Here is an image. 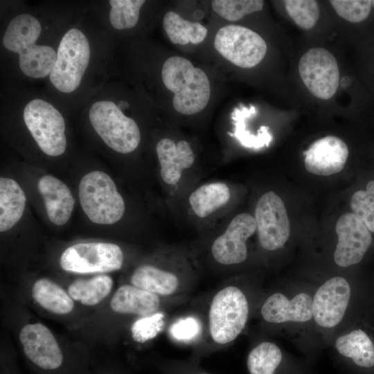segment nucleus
I'll return each instance as SVG.
<instances>
[{
    "instance_id": "obj_12",
    "label": "nucleus",
    "mask_w": 374,
    "mask_h": 374,
    "mask_svg": "<svg viewBox=\"0 0 374 374\" xmlns=\"http://www.w3.org/2000/svg\"><path fill=\"white\" fill-rule=\"evenodd\" d=\"M215 48L225 59L242 68H251L264 58L265 41L253 30L239 25H227L215 35Z\"/></svg>"
},
{
    "instance_id": "obj_18",
    "label": "nucleus",
    "mask_w": 374,
    "mask_h": 374,
    "mask_svg": "<svg viewBox=\"0 0 374 374\" xmlns=\"http://www.w3.org/2000/svg\"><path fill=\"white\" fill-rule=\"evenodd\" d=\"M256 231L255 218L249 213H240L229 224L225 231L211 246L214 260L223 265L243 263L248 257L247 240Z\"/></svg>"
},
{
    "instance_id": "obj_13",
    "label": "nucleus",
    "mask_w": 374,
    "mask_h": 374,
    "mask_svg": "<svg viewBox=\"0 0 374 374\" xmlns=\"http://www.w3.org/2000/svg\"><path fill=\"white\" fill-rule=\"evenodd\" d=\"M255 221L262 249L274 252L284 248L290 236V223L285 204L276 193L268 191L259 198Z\"/></svg>"
},
{
    "instance_id": "obj_1",
    "label": "nucleus",
    "mask_w": 374,
    "mask_h": 374,
    "mask_svg": "<svg viewBox=\"0 0 374 374\" xmlns=\"http://www.w3.org/2000/svg\"><path fill=\"white\" fill-rule=\"evenodd\" d=\"M315 283L292 282L263 293L256 314L271 332L285 337L310 364L322 349L312 318Z\"/></svg>"
},
{
    "instance_id": "obj_15",
    "label": "nucleus",
    "mask_w": 374,
    "mask_h": 374,
    "mask_svg": "<svg viewBox=\"0 0 374 374\" xmlns=\"http://www.w3.org/2000/svg\"><path fill=\"white\" fill-rule=\"evenodd\" d=\"M300 76L315 97L328 100L336 93L339 84L337 62L328 50L321 47L310 49L299 62Z\"/></svg>"
},
{
    "instance_id": "obj_24",
    "label": "nucleus",
    "mask_w": 374,
    "mask_h": 374,
    "mask_svg": "<svg viewBox=\"0 0 374 374\" xmlns=\"http://www.w3.org/2000/svg\"><path fill=\"white\" fill-rule=\"evenodd\" d=\"M26 195L15 180L0 178V231L10 229L21 219L25 208Z\"/></svg>"
},
{
    "instance_id": "obj_8",
    "label": "nucleus",
    "mask_w": 374,
    "mask_h": 374,
    "mask_svg": "<svg viewBox=\"0 0 374 374\" xmlns=\"http://www.w3.org/2000/svg\"><path fill=\"white\" fill-rule=\"evenodd\" d=\"M89 117L96 133L116 152L127 154L139 145L141 132L138 125L126 116L114 102L94 103L89 109Z\"/></svg>"
},
{
    "instance_id": "obj_40",
    "label": "nucleus",
    "mask_w": 374,
    "mask_h": 374,
    "mask_svg": "<svg viewBox=\"0 0 374 374\" xmlns=\"http://www.w3.org/2000/svg\"><path fill=\"white\" fill-rule=\"evenodd\" d=\"M105 374H111V373H105Z\"/></svg>"
},
{
    "instance_id": "obj_26",
    "label": "nucleus",
    "mask_w": 374,
    "mask_h": 374,
    "mask_svg": "<svg viewBox=\"0 0 374 374\" xmlns=\"http://www.w3.org/2000/svg\"><path fill=\"white\" fill-rule=\"evenodd\" d=\"M113 287L112 278L102 274L73 280L68 286L67 292L74 301L85 306H94L111 293Z\"/></svg>"
},
{
    "instance_id": "obj_10",
    "label": "nucleus",
    "mask_w": 374,
    "mask_h": 374,
    "mask_svg": "<svg viewBox=\"0 0 374 374\" xmlns=\"http://www.w3.org/2000/svg\"><path fill=\"white\" fill-rule=\"evenodd\" d=\"M24 120L39 148L47 155L62 154L66 147L62 115L49 103L36 98L24 109Z\"/></svg>"
},
{
    "instance_id": "obj_7",
    "label": "nucleus",
    "mask_w": 374,
    "mask_h": 374,
    "mask_svg": "<svg viewBox=\"0 0 374 374\" xmlns=\"http://www.w3.org/2000/svg\"><path fill=\"white\" fill-rule=\"evenodd\" d=\"M78 193L82 208L92 222L112 224L122 218L124 200L105 172L95 170L86 174L80 181Z\"/></svg>"
},
{
    "instance_id": "obj_37",
    "label": "nucleus",
    "mask_w": 374,
    "mask_h": 374,
    "mask_svg": "<svg viewBox=\"0 0 374 374\" xmlns=\"http://www.w3.org/2000/svg\"><path fill=\"white\" fill-rule=\"evenodd\" d=\"M166 374H211L199 369L195 365L169 363L162 366Z\"/></svg>"
},
{
    "instance_id": "obj_3",
    "label": "nucleus",
    "mask_w": 374,
    "mask_h": 374,
    "mask_svg": "<svg viewBox=\"0 0 374 374\" xmlns=\"http://www.w3.org/2000/svg\"><path fill=\"white\" fill-rule=\"evenodd\" d=\"M263 295L261 286L230 283L212 297L207 314V331L217 346L233 342L245 330Z\"/></svg>"
},
{
    "instance_id": "obj_39",
    "label": "nucleus",
    "mask_w": 374,
    "mask_h": 374,
    "mask_svg": "<svg viewBox=\"0 0 374 374\" xmlns=\"http://www.w3.org/2000/svg\"><path fill=\"white\" fill-rule=\"evenodd\" d=\"M371 5H373L374 6V0L371 1Z\"/></svg>"
},
{
    "instance_id": "obj_9",
    "label": "nucleus",
    "mask_w": 374,
    "mask_h": 374,
    "mask_svg": "<svg viewBox=\"0 0 374 374\" xmlns=\"http://www.w3.org/2000/svg\"><path fill=\"white\" fill-rule=\"evenodd\" d=\"M90 60V46L80 30L71 28L62 37L54 66L49 74L53 85L64 93H71L80 85Z\"/></svg>"
},
{
    "instance_id": "obj_25",
    "label": "nucleus",
    "mask_w": 374,
    "mask_h": 374,
    "mask_svg": "<svg viewBox=\"0 0 374 374\" xmlns=\"http://www.w3.org/2000/svg\"><path fill=\"white\" fill-rule=\"evenodd\" d=\"M33 300L44 310L55 314H67L75 307L68 292L55 282L42 278L37 280L31 289Z\"/></svg>"
},
{
    "instance_id": "obj_41",
    "label": "nucleus",
    "mask_w": 374,
    "mask_h": 374,
    "mask_svg": "<svg viewBox=\"0 0 374 374\" xmlns=\"http://www.w3.org/2000/svg\"><path fill=\"white\" fill-rule=\"evenodd\" d=\"M310 374H312V372Z\"/></svg>"
},
{
    "instance_id": "obj_6",
    "label": "nucleus",
    "mask_w": 374,
    "mask_h": 374,
    "mask_svg": "<svg viewBox=\"0 0 374 374\" xmlns=\"http://www.w3.org/2000/svg\"><path fill=\"white\" fill-rule=\"evenodd\" d=\"M161 77L166 87L174 93L172 104L179 113L194 114L207 105L211 96L208 78L188 60L169 57L163 65Z\"/></svg>"
},
{
    "instance_id": "obj_27",
    "label": "nucleus",
    "mask_w": 374,
    "mask_h": 374,
    "mask_svg": "<svg viewBox=\"0 0 374 374\" xmlns=\"http://www.w3.org/2000/svg\"><path fill=\"white\" fill-rule=\"evenodd\" d=\"M231 191L223 182L202 185L189 196V204L194 213L200 218L208 216L229 200Z\"/></svg>"
},
{
    "instance_id": "obj_22",
    "label": "nucleus",
    "mask_w": 374,
    "mask_h": 374,
    "mask_svg": "<svg viewBox=\"0 0 374 374\" xmlns=\"http://www.w3.org/2000/svg\"><path fill=\"white\" fill-rule=\"evenodd\" d=\"M50 221L55 225H63L69 220L74 198L66 184L57 178L46 175L37 183Z\"/></svg>"
},
{
    "instance_id": "obj_28",
    "label": "nucleus",
    "mask_w": 374,
    "mask_h": 374,
    "mask_svg": "<svg viewBox=\"0 0 374 374\" xmlns=\"http://www.w3.org/2000/svg\"><path fill=\"white\" fill-rule=\"evenodd\" d=\"M163 26L170 40L175 44H199L204 40L208 32L201 24L186 20L173 11L164 15Z\"/></svg>"
},
{
    "instance_id": "obj_38",
    "label": "nucleus",
    "mask_w": 374,
    "mask_h": 374,
    "mask_svg": "<svg viewBox=\"0 0 374 374\" xmlns=\"http://www.w3.org/2000/svg\"><path fill=\"white\" fill-rule=\"evenodd\" d=\"M366 281L367 301L370 311L374 315V278L370 281Z\"/></svg>"
},
{
    "instance_id": "obj_17",
    "label": "nucleus",
    "mask_w": 374,
    "mask_h": 374,
    "mask_svg": "<svg viewBox=\"0 0 374 374\" xmlns=\"http://www.w3.org/2000/svg\"><path fill=\"white\" fill-rule=\"evenodd\" d=\"M249 374H310V364L288 354L276 342L263 339L254 344L246 359Z\"/></svg>"
},
{
    "instance_id": "obj_30",
    "label": "nucleus",
    "mask_w": 374,
    "mask_h": 374,
    "mask_svg": "<svg viewBox=\"0 0 374 374\" xmlns=\"http://www.w3.org/2000/svg\"><path fill=\"white\" fill-rule=\"evenodd\" d=\"M145 2L143 0H110L109 21L112 26L118 30L135 26Z\"/></svg>"
},
{
    "instance_id": "obj_20",
    "label": "nucleus",
    "mask_w": 374,
    "mask_h": 374,
    "mask_svg": "<svg viewBox=\"0 0 374 374\" xmlns=\"http://www.w3.org/2000/svg\"><path fill=\"white\" fill-rule=\"evenodd\" d=\"M130 284L169 299L179 297L190 287L175 271L150 264L137 267L131 274Z\"/></svg>"
},
{
    "instance_id": "obj_21",
    "label": "nucleus",
    "mask_w": 374,
    "mask_h": 374,
    "mask_svg": "<svg viewBox=\"0 0 374 374\" xmlns=\"http://www.w3.org/2000/svg\"><path fill=\"white\" fill-rule=\"evenodd\" d=\"M164 299L131 284H124L115 291L109 305L115 313L139 318L160 312L165 304Z\"/></svg>"
},
{
    "instance_id": "obj_11",
    "label": "nucleus",
    "mask_w": 374,
    "mask_h": 374,
    "mask_svg": "<svg viewBox=\"0 0 374 374\" xmlns=\"http://www.w3.org/2000/svg\"><path fill=\"white\" fill-rule=\"evenodd\" d=\"M124 255L121 248L111 242H80L70 246L62 253L60 265L66 271L87 274L121 269Z\"/></svg>"
},
{
    "instance_id": "obj_31",
    "label": "nucleus",
    "mask_w": 374,
    "mask_h": 374,
    "mask_svg": "<svg viewBox=\"0 0 374 374\" xmlns=\"http://www.w3.org/2000/svg\"><path fill=\"white\" fill-rule=\"evenodd\" d=\"M213 10L228 21H238L246 15L262 9L261 0H214L211 1Z\"/></svg>"
},
{
    "instance_id": "obj_33",
    "label": "nucleus",
    "mask_w": 374,
    "mask_h": 374,
    "mask_svg": "<svg viewBox=\"0 0 374 374\" xmlns=\"http://www.w3.org/2000/svg\"><path fill=\"white\" fill-rule=\"evenodd\" d=\"M353 213L374 233V180L366 184L365 190L356 191L351 197Z\"/></svg>"
},
{
    "instance_id": "obj_35",
    "label": "nucleus",
    "mask_w": 374,
    "mask_h": 374,
    "mask_svg": "<svg viewBox=\"0 0 374 374\" xmlns=\"http://www.w3.org/2000/svg\"><path fill=\"white\" fill-rule=\"evenodd\" d=\"M330 3L339 17L353 23L364 21L371 12V2L368 0H332Z\"/></svg>"
},
{
    "instance_id": "obj_36",
    "label": "nucleus",
    "mask_w": 374,
    "mask_h": 374,
    "mask_svg": "<svg viewBox=\"0 0 374 374\" xmlns=\"http://www.w3.org/2000/svg\"><path fill=\"white\" fill-rule=\"evenodd\" d=\"M200 330L198 320L193 317L176 321L170 328L172 337L177 340L188 341L196 337Z\"/></svg>"
},
{
    "instance_id": "obj_32",
    "label": "nucleus",
    "mask_w": 374,
    "mask_h": 374,
    "mask_svg": "<svg viewBox=\"0 0 374 374\" xmlns=\"http://www.w3.org/2000/svg\"><path fill=\"white\" fill-rule=\"evenodd\" d=\"M285 8L294 23L305 30L312 28L319 17V8L316 1L285 0Z\"/></svg>"
},
{
    "instance_id": "obj_34",
    "label": "nucleus",
    "mask_w": 374,
    "mask_h": 374,
    "mask_svg": "<svg viewBox=\"0 0 374 374\" xmlns=\"http://www.w3.org/2000/svg\"><path fill=\"white\" fill-rule=\"evenodd\" d=\"M165 316L161 312L139 317L131 327L132 338L139 343H145L154 338L164 326Z\"/></svg>"
},
{
    "instance_id": "obj_16",
    "label": "nucleus",
    "mask_w": 374,
    "mask_h": 374,
    "mask_svg": "<svg viewBox=\"0 0 374 374\" xmlns=\"http://www.w3.org/2000/svg\"><path fill=\"white\" fill-rule=\"evenodd\" d=\"M335 231V264L342 269L359 264L372 247L371 232L353 213H346L339 217Z\"/></svg>"
},
{
    "instance_id": "obj_29",
    "label": "nucleus",
    "mask_w": 374,
    "mask_h": 374,
    "mask_svg": "<svg viewBox=\"0 0 374 374\" xmlns=\"http://www.w3.org/2000/svg\"><path fill=\"white\" fill-rule=\"evenodd\" d=\"M256 109L251 105L249 108L242 107L241 109L235 108L232 113L231 118L235 125L233 134H228L235 137L244 147L253 149H260L265 146L268 147L272 139V136L267 126H261L257 135H253L246 129V119L256 115Z\"/></svg>"
},
{
    "instance_id": "obj_4",
    "label": "nucleus",
    "mask_w": 374,
    "mask_h": 374,
    "mask_svg": "<svg viewBox=\"0 0 374 374\" xmlns=\"http://www.w3.org/2000/svg\"><path fill=\"white\" fill-rule=\"evenodd\" d=\"M327 347L348 374H374V315L368 302L335 333Z\"/></svg>"
},
{
    "instance_id": "obj_2",
    "label": "nucleus",
    "mask_w": 374,
    "mask_h": 374,
    "mask_svg": "<svg viewBox=\"0 0 374 374\" xmlns=\"http://www.w3.org/2000/svg\"><path fill=\"white\" fill-rule=\"evenodd\" d=\"M367 303L366 281L332 275L315 283L312 301L314 331L322 348Z\"/></svg>"
},
{
    "instance_id": "obj_5",
    "label": "nucleus",
    "mask_w": 374,
    "mask_h": 374,
    "mask_svg": "<svg viewBox=\"0 0 374 374\" xmlns=\"http://www.w3.org/2000/svg\"><path fill=\"white\" fill-rule=\"evenodd\" d=\"M42 30L39 21L29 14L13 18L3 37L4 47L19 55V65L23 73L33 78L50 74L57 57L55 50L46 45H37Z\"/></svg>"
},
{
    "instance_id": "obj_14",
    "label": "nucleus",
    "mask_w": 374,
    "mask_h": 374,
    "mask_svg": "<svg viewBox=\"0 0 374 374\" xmlns=\"http://www.w3.org/2000/svg\"><path fill=\"white\" fill-rule=\"evenodd\" d=\"M19 341L26 358L40 372L60 373L65 368V357L56 338L49 328L41 323L24 326Z\"/></svg>"
},
{
    "instance_id": "obj_23",
    "label": "nucleus",
    "mask_w": 374,
    "mask_h": 374,
    "mask_svg": "<svg viewBox=\"0 0 374 374\" xmlns=\"http://www.w3.org/2000/svg\"><path fill=\"white\" fill-rule=\"evenodd\" d=\"M156 150L161 166V177L168 184H176L182 171L191 167L195 161L190 144L184 140L175 144L172 139H162L157 143Z\"/></svg>"
},
{
    "instance_id": "obj_19",
    "label": "nucleus",
    "mask_w": 374,
    "mask_h": 374,
    "mask_svg": "<svg viewBox=\"0 0 374 374\" xmlns=\"http://www.w3.org/2000/svg\"><path fill=\"white\" fill-rule=\"evenodd\" d=\"M345 142L335 136H327L312 143L303 152L304 165L312 174L332 175L341 171L348 157Z\"/></svg>"
}]
</instances>
